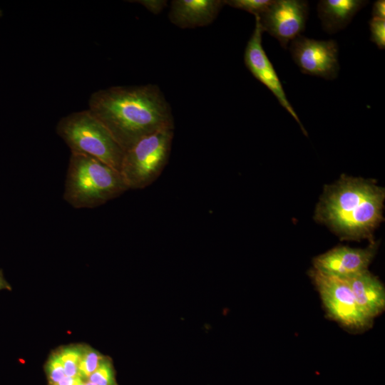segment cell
Instances as JSON below:
<instances>
[{"instance_id":"1","label":"cell","mask_w":385,"mask_h":385,"mask_svg":"<svg viewBox=\"0 0 385 385\" xmlns=\"http://www.w3.org/2000/svg\"><path fill=\"white\" fill-rule=\"evenodd\" d=\"M88 110L124 151L146 135L175 127L170 106L154 84L98 90L91 95Z\"/></svg>"},{"instance_id":"2","label":"cell","mask_w":385,"mask_h":385,"mask_svg":"<svg viewBox=\"0 0 385 385\" xmlns=\"http://www.w3.org/2000/svg\"><path fill=\"white\" fill-rule=\"evenodd\" d=\"M384 189L371 180L342 176L327 186L316 210V220L342 239L368 238L383 220Z\"/></svg>"},{"instance_id":"3","label":"cell","mask_w":385,"mask_h":385,"mask_svg":"<svg viewBox=\"0 0 385 385\" xmlns=\"http://www.w3.org/2000/svg\"><path fill=\"white\" fill-rule=\"evenodd\" d=\"M128 190L120 172L90 155L71 153L63 198L72 207H96Z\"/></svg>"},{"instance_id":"4","label":"cell","mask_w":385,"mask_h":385,"mask_svg":"<svg viewBox=\"0 0 385 385\" xmlns=\"http://www.w3.org/2000/svg\"><path fill=\"white\" fill-rule=\"evenodd\" d=\"M56 133L71 153L90 155L120 172L124 150L88 109L61 118Z\"/></svg>"},{"instance_id":"5","label":"cell","mask_w":385,"mask_h":385,"mask_svg":"<svg viewBox=\"0 0 385 385\" xmlns=\"http://www.w3.org/2000/svg\"><path fill=\"white\" fill-rule=\"evenodd\" d=\"M174 128H161L125 151L120 173L128 189H143L160 176L169 159Z\"/></svg>"},{"instance_id":"6","label":"cell","mask_w":385,"mask_h":385,"mask_svg":"<svg viewBox=\"0 0 385 385\" xmlns=\"http://www.w3.org/2000/svg\"><path fill=\"white\" fill-rule=\"evenodd\" d=\"M310 276L330 317L354 332L365 330L371 327L372 319L360 309L346 279L314 269L310 272Z\"/></svg>"},{"instance_id":"7","label":"cell","mask_w":385,"mask_h":385,"mask_svg":"<svg viewBox=\"0 0 385 385\" xmlns=\"http://www.w3.org/2000/svg\"><path fill=\"white\" fill-rule=\"evenodd\" d=\"M289 51L302 73L327 80L337 78L340 67L336 41L316 40L300 35L290 42Z\"/></svg>"},{"instance_id":"8","label":"cell","mask_w":385,"mask_h":385,"mask_svg":"<svg viewBox=\"0 0 385 385\" xmlns=\"http://www.w3.org/2000/svg\"><path fill=\"white\" fill-rule=\"evenodd\" d=\"M309 4L303 0H272L258 18L263 32L277 38L287 49L288 44L304 31Z\"/></svg>"},{"instance_id":"9","label":"cell","mask_w":385,"mask_h":385,"mask_svg":"<svg viewBox=\"0 0 385 385\" xmlns=\"http://www.w3.org/2000/svg\"><path fill=\"white\" fill-rule=\"evenodd\" d=\"M255 17V26L248 40L244 53V62L252 76L265 85L276 97L279 103L294 118L302 132L307 133L301 123L296 111L289 102L279 77L267 57L262 44V30Z\"/></svg>"},{"instance_id":"10","label":"cell","mask_w":385,"mask_h":385,"mask_svg":"<svg viewBox=\"0 0 385 385\" xmlns=\"http://www.w3.org/2000/svg\"><path fill=\"white\" fill-rule=\"evenodd\" d=\"M373 242L365 249L335 247L314 259V269L322 273L347 278L366 270L376 252Z\"/></svg>"},{"instance_id":"11","label":"cell","mask_w":385,"mask_h":385,"mask_svg":"<svg viewBox=\"0 0 385 385\" xmlns=\"http://www.w3.org/2000/svg\"><path fill=\"white\" fill-rule=\"evenodd\" d=\"M225 5L224 0H173L168 17L181 29L205 26L215 20Z\"/></svg>"},{"instance_id":"12","label":"cell","mask_w":385,"mask_h":385,"mask_svg":"<svg viewBox=\"0 0 385 385\" xmlns=\"http://www.w3.org/2000/svg\"><path fill=\"white\" fill-rule=\"evenodd\" d=\"M362 312L372 319L385 308V289L379 279L367 270L344 278Z\"/></svg>"},{"instance_id":"13","label":"cell","mask_w":385,"mask_h":385,"mask_svg":"<svg viewBox=\"0 0 385 385\" xmlns=\"http://www.w3.org/2000/svg\"><path fill=\"white\" fill-rule=\"evenodd\" d=\"M369 1L321 0L317 4L318 16L324 31L334 34L345 29Z\"/></svg>"},{"instance_id":"14","label":"cell","mask_w":385,"mask_h":385,"mask_svg":"<svg viewBox=\"0 0 385 385\" xmlns=\"http://www.w3.org/2000/svg\"><path fill=\"white\" fill-rule=\"evenodd\" d=\"M82 346L83 344H71L57 349L67 376L80 377L78 367Z\"/></svg>"},{"instance_id":"15","label":"cell","mask_w":385,"mask_h":385,"mask_svg":"<svg viewBox=\"0 0 385 385\" xmlns=\"http://www.w3.org/2000/svg\"><path fill=\"white\" fill-rule=\"evenodd\" d=\"M106 356L94 348L83 344L81 358L79 364V376L84 381L98 368Z\"/></svg>"},{"instance_id":"16","label":"cell","mask_w":385,"mask_h":385,"mask_svg":"<svg viewBox=\"0 0 385 385\" xmlns=\"http://www.w3.org/2000/svg\"><path fill=\"white\" fill-rule=\"evenodd\" d=\"M86 381L96 385H118L111 358L106 356L98 368Z\"/></svg>"},{"instance_id":"17","label":"cell","mask_w":385,"mask_h":385,"mask_svg":"<svg viewBox=\"0 0 385 385\" xmlns=\"http://www.w3.org/2000/svg\"><path fill=\"white\" fill-rule=\"evenodd\" d=\"M49 385L59 383L66 375L57 350L52 352L45 366Z\"/></svg>"},{"instance_id":"18","label":"cell","mask_w":385,"mask_h":385,"mask_svg":"<svg viewBox=\"0 0 385 385\" xmlns=\"http://www.w3.org/2000/svg\"><path fill=\"white\" fill-rule=\"evenodd\" d=\"M225 4L260 16L272 4V0H224Z\"/></svg>"},{"instance_id":"19","label":"cell","mask_w":385,"mask_h":385,"mask_svg":"<svg viewBox=\"0 0 385 385\" xmlns=\"http://www.w3.org/2000/svg\"><path fill=\"white\" fill-rule=\"evenodd\" d=\"M370 40L379 49L385 48V19H373L369 21Z\"/></svg>"},{"instance_id":"20","label":"cell","mask_w":385,"mask_h":385,"mask_svg":"<svg viewBox=\"0 0 385 385\" xmlns=\"http://www.w3.org/2000/svg\"><path fill=\"white\" fill-rule=\"evenodd\" d=\"M143 5L146 9L154 14H159L167 5V1L163 0H140L133 1Z\"/></svg>"},{"instance_id":"21","label":"cell","mask_w":385,"mask_h":385,"mask_svg":"<svg viewBox=\"0 0 385 385\" xmlns=\"http://www.w3.org/2000/svg\"><path fill=\"white\" fill-rule=\"evenodd\" d=\"M371 14L373 19H385L384 0H377L374 3Z\"/></svg>"},{"instance_id":"22","label":"cell","mask_w":385,"mask_h":385,"mask_svg":"<svg viewBox=\"0 0 385 385\" xmlns=\"http://www.w3.org/2000/svg\"><path fill=\"white\" fill-rule=\"evenodd\" d=\"M11 287L4 277L3 272L0 270V291L11 290Z\"/></svg>"},{"instance_id":"23","label":"cell","mask_w":385,"mask_h":385,"mask_svg":"<svg viewBox=\"0 0 385 385\" xmlns=\"http://www.w3.org/2000/svg\"><path fill=\"white\" fill-rule=\"evenodd\" d=\"M85 384L86 385H96V384H93L92 382H90L88 381H85Z\"/></svg>"},{"instance_id":"24","label":"cell","mask_w":385,"mask_h":385,"mask_svg":"<svg viewBox=\"0 0 385 385\" xmlns=\"http://www.w3.org/2000/svg\"><path fill=\"white\" fill-rule=\"evenodd\" d=\"M78 385H86L85 384V381H81V383Z\"/></svg>"},{"instance_id":"25","label":"cell","mask_w":385,"mask_h":385,"mask_svg":"<svg viewBox=\"0 0 385 385\" xmlns=\"http://www.w3.org/2000/svg\"><path fill=\"white\" fill-rule=\"evenodd\" d=\"M51 385H58V384H51Z\"/></svg>"}]
</instances>
